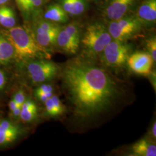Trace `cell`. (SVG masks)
Returning <instances> with one entry per match:
<instances>
[{"label":"cell","mask_w":156,"mask_h":156,"mask_svg":"<svg viewBox=\"0 0 156 156\" xmlns=\"http://www.w3.org/2000/svg\"><path fill=\"white\" fill-rule=\"evenodd\" d=\"M115 73L80 54L60 66L62 90L75 122L93 124L126 102L127 85Z\"/></svg>","instance_id":"obj_1"},{"label":"cell","mask_w":156,"mask_h":156,"mask_svg":"<svg viewBox=\"0 0 156 156\" xmlns=\"http://www.w3.org/2000/svg\"><path fill=\"white\" fill-rule=\"evenodd\" d=\"M5 37L13 45L15 57L22 62L48 58L50 52L38 45L28 28L16 26L5 31Z\"/></svg>","instance_id":"obj_2"},{"label":"cell","mask_w":156,"mask_h":156,"mask_svg":"<svg viewBox=\"0 0 156 156\" xmlns=\"http://www.w3.org/2000/svg\"><path fill=\"white\" fill-rule=\"evenodd\" d=\"M112 40L106 24L100 22L91 23L82 30L80 55L98 60L101 53Z\"/></svg>","instance_id":"obj_3"},{"label":"cell","mask_w":156,"mask_h":156,"mask_svg":"<svg viewBox=\"0 0 156 156\" xmlns=\"http://www.w3.org/2000/svg\"><path fill=\"white\" fill-rule=\"evenodd\" d=\"M133 51V46L128 41L112 39L101 53L98 61L111 71L117 73L126 66L128 57Z\"/></svg>","instance_id":"obj_4"},{"label":"cell","mask_w":156,"mask_h":156,"mask_svg":"<svg viewBox=\"0 0 156 156\" xmlns=\"http://www.w3.org/2000/svg\"><path fill=\"white\" fill-rule=\"evenodd\" d=\"M26 73L31 83L40 85L57 77L60 66L48 58H40L23 62Z\"/></svg>","instance_id":"obj_5"},{"label":"cell","mask_w":156,"mask_h":156,"mask_svg":"<svg viewBox=\"0 0 156 156\" xmlns=\"http://www.w3.org/2000/svg\"><path fill=\"white\" fill-rule=\"evenodd\" d=\"M82 30L77 21L62 26L57 37L56 48L67 55H76L80 50Z\"/></svg>","instance_id":"obj_6"},{"label":"cell","mask_w":156,"mask_h":156,"mask_svg":"<svg viewBox=\"0 0 156 156\" xmlns=\"http://www.w3.org/2000/svg\"><path fill=\"white\" fill-rule=\"evenodd\" d=\"M107 23V28L112 39L119 41H128L133 38L144 28L133 13Z\"/></svg>","instance_id":"obj_7"},{"label":"cell","mask_w":156,"mask_h":156,"mask_svg":"<svg viewBox=\"0 0 156 156\" xmlns=\"http://www.w3.org/2000/svg\"><path fill=\"white\" fill-rule=\"evenodd\" d=\"M139 0H104L101 15L106 22L116 20L133 13Z\"/></svg>","instance_id":"obj_8"},{"label":"cell","mask_w":156,"mask_h":156,"mask_svg":"<svg viewBox=\"0 0 156 156\" xmlns=\"http://www.w3.org/2000/svg\"><path fill=\"white\" fill-rule=\"evenodd\" d=\"M154 62L149 53L144 51H133L129 55L127 65L135 74L147 76L151 72Z\"/></svg>","instance_id":"obj_9"},{"label":"cell","mask_w":156,"mask_h":156,"mask_svg":"<svg viewBox=\"0 0 156 156\" xmlns=\"http://www.w3.org/2000/svg\"><path fill=\"white\" fill-rule=\"evenodd\" d=\"M133 13L144 28L153 27L156 24V0H139Z\"/></svg>","instance_id":"obj_10"},{"label":"cell","mask_w":156,"mask_h":156,"mask_svg":"<svg viewBox=\"0 0 156 156\" xmlns=\"http://www.w3.org/2000/svg\"><path fill=\"white\" fill-rule=\"evenodd\" d=\"M24 20L31 22L42 16L46 0H15Z\"/></svg>","instance_id":"obj_11"},{"label":"cell","mask_w":156,"mask_h":156,"mask_svg":"<svg viewBox=\"0 0 156 156\" xmlns=\"http://www.w3.org/2000/svg\"><path fill=\"white\" fill-rule=\"evenodd\" d=\"M22 135V129L11 121L0 120V146L9 145Z\"/></svg>","instance_id":"obj_12"},{"label":"cell","mask_w":156,"mask_h":156,"mask_svg":"<svg viewBox=\"0 0 156 156\" xmlns=\"http://www.w3.org/2000/svg\"><path fill=\"white\" fill-rule=\"evenodd\" d=\"M41 16L45 20L61 25L69 22L70 17L58 3H52L48 6Z\"/></svg>","instance_id":"obj_13"},{"label":"cell","mask_w":156,"mask_h":156,"mask_svg":"<svg viewBox=\"0 0 156 156\" xmlns=\"http://www.w3.org/2000/svg\"><path fill=\"white\" fill-rule=\"evenodd\" d=\"M58 4L69 17L80 16L89 7L88 0H59Z\"/></svg>","instance_id":"obj_14"},{"label":"cell","mask_w":156,"mask_h":156,"mask_svg":"<svg viewBox=\"0 0 156 156\" xmlns=\"http://www.w3.org/2000/svg\"><path fill=\"white\" fill-rule=\"evenodd\" d=\"M131 151L134 156H156V146L153 140L144 138L132 145Z\"/></svg>","instance_id":"obj_15"},{"label":"cell","mask_w":156,"mask_h":156,"mask_svg":"<svg viewBox=\"0 0 156 156\" xmlns=\"http://www.w3.org/2000/svg\"><path fill=\"white\" fill-rule=\"evenodd\" d=\"M15 57V49L5 37L0 36V64H6Z\"/></svg>","instance_id":"obj_16"},{"label":"cell","mask_w":156,"mask_h":156,"mask_svg":"<svg viewBox=\"0 0 156 156\" xmlns=\"http://www.w3.org/2000/svg\"><path fill=\"white\" fill-rule=\"evenodd\" d=\"M16 23V15L12 9L3 6L0 8V24L7 28L15 26Z\"/></svg>","instance_id":"obj_17"},{"label":"cell","mask_w":156,"mask_h":156,"mask_svg":"<svg viewBox=\"0 0 156 156\" xmlns=\"http://www.w3.org/2000/svg\"><path fill=\"white\" fill-rule=\"evenodd\" d=\"M38 113V108L35 107L33 108H22L21 110L20 119L25 123H30L33 122L36 118Z\"/></svg>","instance_id":"obj_18"},{"label":"cell","mask_w":156,"mask_h":156,"mask_svg":"<svg viewBox=\"0 0 156 156\" xmlns=\"http://www.w3.org/2000/svg\"><path fill=\"white\" fill-rule=\"evenodd\" d=\"M147 52L150 54L154 62H156V38L155 35L150 37L146 40Z\"/></svg>","instance_id":"obj_19"},{"label":"cell","mask_w":156,"mask_h":156,"mask_svg":"<svg viewBox=\"0 0 156 156\" xmlns=\"http://www.w3.org/2000/svg\"><path fill=\"white\" fill-rule=\"evenodd\" d=\"M51 99L53 102L57 116L58 117L60 116H62L66 111V107L62 103V101L57 95H53L51 97Z\"/></svg>","instance_id":"obj_20"},{"label":"cell","mask_w":156,"mask_h":156,"mask_svg":"<svg viewBox=\"0 0 156 156\" xmlns=\"http://www.w3.org/2000/svg\"><path fill=\"white\" fill-rule=\"evenodd\" d=\"M53 91L54 87L52 85L45 83L40 84L36 89L35 90V97H37L39 95L53 92Z\"/></svg>","instance_id":"obj_21"},{"label":"cell","mask_w":156,"mask_h":156,"mask_svg":"<svg viewBox=\"0 0 156 156\" xmlns=\"http://www.w3.org/2000/svg\"><path fill=\"white\" fill-rule=\"evenodd\" d=\"M52 97V96H51ZM51 97L50 98H49L47 101H46L45 102V111L46 114L49 117H57L56 111L55 109V106L53 104V102L51 99Z\"/></svg>","instance_id":"obj_22"},{"label":"cell","mask_w":156,"mask_h":156,"mask_svg":"<svg viewBox=\"0 0 156 156\" xmlns=\"http://www.w3.org/2000/svg\"><path fill=\"white\" fill-rule=\"evenodd\" d=\"M13 99L16 102L17 105L22 106L23 104L26 100L24 91L23 90H19L14 94Z\"/></svg>","instance_id":"obj_23"},{"label":"cell","mask_w":156,"mask_h":156,"mask_svg":"<svg viewBox=\"0 0 156 156\" xmlns=\"http://www.w3.org/2000/svg\"><path fill=\"white\" fill-rule=\"evenodd\" d=\"M21 110H22V106H17L14 110L10 112L12 117L14 120H17V119H20Z\"/></svg>","instance_id":"obj_24"},{"label":"cell","mask_w":156,"mask_h":156,"mask_svg":"<svg viewBox=\"0 0 156 156\" xmlns=\"http://www.w3.org/2000/svg\"><path fill=\"white\" fill-rule=\"evenodd\" d=\"M53 94H54L53 92H51V93H45V94H43L39 95L37 96L36 97L41 102H45L46 101H47L49 98H50V97Z\"/></svg>","instance_id":"obj_25"},{"label":"cell","mask_w":156,"mask_h":156,"mask_svg":"<svg viewBox=\"0 0 156 156\" xmlns=\"http://www.w3.org/2000/svg\"><path fill=\"white\" fill-rule=\"evenodd\" d=\"M6 83V77L5 74L0 70V91L3 89Z\"/></svg>","instance_id":"obj_26"},{"label":"cell","mask_w":156,"mask_h":156,"mask_svg":"<svg viewBox=\"0 0 156 156\" xmlns=\"http://www.w3.org/2000/svg\"><path fill=\"white\" fill-rule=\"evenodd\" d=\"M151 134H150V137L151 140L153 141L156 140V122L154 120L151 125Z\"/></svg>","instance_id":"obj_27"},{"label":"cell","mask_w":156,"mask_h":156,"mask_svg":"<svg viewBox=\"0 0 156 156\" xmlns=\"http://www.w3.org/2000/svg\"><path fill=\"white\" fill-rule=\"evenodd\" d=\"M149 76L150 78V80L151 81V83L153 86V88L154 89L156 90V71L154 70V71H151V73L149 75Z\"/></svg>","instance_id":"obj_28"},{"label":"cell","mask_w":156,"mask_h":156,"mask_svg":"<svg viewBox=\"0 0 156 156\" xmlns=\"http://www.w3.org/2000/svg\"><path fill=\"white\" fill-rule=\"evenodd\" d=\"M17 106H19V105H17L16 102L12 98L11 100L10 101L9 103V108L10 112L12 111L13 110H14Z\"/></svg>","instance_id":"obj_29"},{"label":"cell","mask_w":156,"mask_h":156,"mask_svg":"<svg viewBox=\"0 0 156 156\" xmlns=\"http://www.w3.org/2000/svg\"><path fill=\"white\" fill-rule=\"evenodd\" d=\"M9 0H0V5L6 3Z\"/></svg>","instance_id":"obj_30"},{"label":"cell","mask_w":156,"mask_h":156,"mask_svg":"<svg viewBox=\"0 0 156 156\" xmlns=\"http://www.w3.org/2000/svg\"><path fill=\"white\" fill-rule=\"evenodd\" d=\"M89 1H91L93 2H95V3H99L101 0H88Z\"/></svg>","instance_id":"obj_31"},{"label":"cell","mask_w":156,"mask_h":156,"mask_svg":"<svg viewBox=\"0 0 156 156\" xmlns=\"http://www.w3.org/2000/svg\"><path fill=\"white\" fill-rule=\"evenodd\" d=\"M49 1V0H46V2H47V1Z\"/></svg>","instance_id":"obj_32"}]
</instances>
